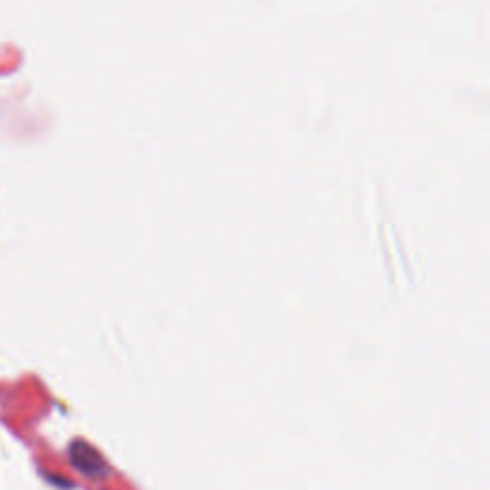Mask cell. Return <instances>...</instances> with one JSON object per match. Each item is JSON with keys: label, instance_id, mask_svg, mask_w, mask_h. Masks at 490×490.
Wrapping results in <instances>:
<instances>
[{"label": "cell", "instance_id": "obj_1", "mask_svg": "<svg viewBox=\"0 0 490 490\" xmlns=\"http://www.w3.org/2000/svg\"><path fill=\"white\" fill-rule=\"evenodd\" d=\"M71 460L77 468L88 475H98L104 471V461L96 454V450L90 448L86 443L77 441L71 445Z\"/></svg>", "mask_w": 490, "mask_h": 490}]
</instances>
